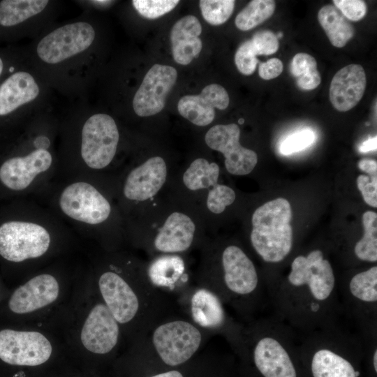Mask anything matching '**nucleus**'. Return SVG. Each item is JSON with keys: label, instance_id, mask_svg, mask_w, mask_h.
Masks as SVG:
<instances>
[{"label": "nucleus", "instance_id": "obj_16", "mask_svg": "<svg viewBox=\"0 0 377 377\" xmlns=\"http://www.w3.org/2000/svg\"><path fill=\"white\" fill-rule=\"evenodd\" d=\"M240 129L235 124H218L209 129L205 136L207 145L222 153L227 171L234 175H246L256 167L257 154L240 145Z\"/></svg>", "mask_w": 377, "mask_h": 377}, {"label": "nucleus", "instance_id": "obj_17", "mask_svg": "<svg viewBox=\"0 0 377 377\" xmlns=\"http://www.w3.org/2000/svg\"><path fill=\"white\" fill-rule=\"evenodd\" d=\"M177 78V72L174 67L154 64L145 75L133 97V108L135 114L139 117H149L160 112Z\"/></svg>", "mask_w": 377, "mask_h": 377}, {"label": "nucleus", "instance_id": "obj_23", "mask_svg": "<svg viewBox=\"0 0 377 377\" xmlns=\"http://www.w3.org/2000/svg\"><path fill=\"white\" fill-rule=\"evenodd\" d=\"M195 232V223L188 215L172 212L154 237L152 248L160 254L184 253L193 245Z\"/></svg>", "mask_w": 377, "mask_h": 377}, {"label": "nucleus", "instance_id": "obj_28", "mask_svg": "<svg viewBox=\"0 0 377 377\" xmlns=\"http://www.w3.org/2000/svg\"><path fill=\"white\" fill-rule=\"evenodd\" d=\"M47 0H3L0 2V24L14 26L40 13Z\"/></svg>", "mask_w": 377, "mask_h": 377}, {"label": "nucleus", "instance_id": "obj_7", "mask_svg": "<svg viewBox=\"0 0 377 377\" xmlns=\"http://www.w3.org/2000/svg\"><path fill=\"white\" fill-rule=\"evenodd\" d=\"M292 210L283 198L257 208L251 219L250 242L261 260L268 264L283 262L293 249Z\"/></svg>", "mask_w": 377, "mask_h": 377}, {"label": "nucleus", "instance_id": "obj_11", "mask_svg": "<svg viewBox=\"0 0 377 377\" xmlns=\"http://www.w3.org/2000/svg\"><path fill=\"white\" fill-rule=\"evenodd\" d=\"M58 206L71 220L91 226L106 221L112 212L108 200L86 181H76L66 186L59 195Z\"/></svg>", "mask_w": 377, "mask_h": 377}, {"label": "nucleus", "instance_id": "obj_9", "mask_svg": "<svg viewBox=\"0 0 377 377\" xmlns=\"http://www.w3.org/2000/svg\"><path fill=\"white\" fill-rule=\"evenodd\" d=\"M342 314L362 337H377V266L351 274L339 283Z\"/></svg>", "mask_w": 377, "mask_h": 377}, {"label": "nucleus", "instance_id": "obj_36", "mask_svg": "<svg viewBox=\"0 0 377 377\" xmlns=\"http://www.w3.org/2000/svg\"><path fill=\"white\" fill-rule=\"evenodd\" d=\"M315 140L314 133L309 129L295 133L283 140L279 151L283 155H290L310 146Z\"/></svg>", "mask_w": 377, "mask_h": 377}, {"label": "nucleus", "instance_id": "obj_8", "mask_svg": "<svg viewBox=\"0 0 377 377\" xmlns=\"http://www.w3.org/2000/svg\"><path fill=\"white\" fill-rule=\"evenodd\" d=\"M176 301L194 324L213 336L223 337L239 355L244 323L229 313L228 306L216 294L198 285L191 286Z\"/></svg>", "mask_w": 377, "mask_h": 377}, {"label": "nucleus", "instance_id": "obj_44", "mask_svg": "<svg viewBox=\"0 0 377 377\" xmlns=\"http://www.w3.org/2000/svg\"><path fill=\"white\" fill-rule=\"evenodd\" d=\"M148 377H185L184 374L178 369H170Z\"/></svg>", "mask_w": 377, "mask_h": 377}, {"label": "nucleus", "instance_id": "obj_20", "mask_svg": "<svg viewBox=\"0 0 377 377\" xmlns=\"http://www.w3.org/2000/svg\"><path fill=\"white\" fill-rule=\"evenodd\" d=\"M150 283L169 297L177 298L191 286L185 262L179 254H160L145 268Z\"/></svg>", "mask_w": 377, "mask_h": 377}, {"label": "nucleus", "instance_id": "obj_6", "mask_svg": "<svg viewBox=\"0 0 377 377\" xmlns=\"http://www.w3.org/2000/svg\"><path fill=\"white\" fill-rule=\"evenodd\" d=\"M212 337L186 316L173 313L159 321L133 346L167 367H177L194 357Z\"/></svg>", "mask_w": 377, "mask_h": 377}, {"label": "nucleus", "instance_id": "obj_32", "mask_svg": "<svg viewBox=\"0 0 377 377\" xmlns=\"http://www.w3.org/2000/svg\"><path fill=\"white\" fill-rule=\"evenodd\" d=\"M272 0L251 1L236 16L235 23L242 31H249L269 19L275 10Z\"/></svg>", "mask_w": 377, "mask_h": 377}, {"label": "nucleus", "instance_id": "obj_15", "mask_svg": "<svg viewBox=\"0 0 377 377\" xmlns=\"http://www.w3.org/2000/svg\"><path fill=\"white\" fill-rule=\"evenodd\" d=\"M122 330L101 299L90 308L81 327L82 346L98 355H108L119 346Z\"/></svg>", "mask_w": 377, "mask_h": 377}, {"label": "nucleus", "instance_id": "obj_41", "mask_svg": "<svg viewBox=\"0 0 377 377\" xmlns=\"http://www.w3.org/2000/svg\"><path fill=\"white\" fill-rule=\"evenodd\" d=\"M283 64L278 58H272L267 61L261 63L258 68V73L261 78L269 80L278 77L282 73Z\"/></svg>", "mask_w": 377, "mask_h": 377}, {"label": "nucleus", "instance_id": "obj_21", "mask_svg": "<svg viewBox=\"0 0 377 377\" xmlns=\"http://www.w3.org/2000/svg\"><path fill=\"white\" fill-rule=\"evenodd\" d=\"M167 178V166L161 156L148 158L128 174L123 186L125 198L143 202L154 197L163 187Z\"/></svg>", "mask_w": 377, "mask_h": 377}, {"label": "nucleus", "instance_id": "obj_39", "mask_svg": "<svg viewBox=\"0 0 377 377\" xmlns=\"http://www.w3.org/2000/svg\"><path fill=\"white\" fill-rule=\"evenodd\" d=\"M333 3L346 18L354 22L361 20L367 11L366 3L361 0H334Z\"/></svg>", "mask_w": 377, "mask_h": 377}, {"label": "nucleus", "instance_id": "obj_27", "mask_svg": "<svg viewBox=\"0 0 377 377\" xmlns=\"http://www.w3.org/2000/svg\"><path fill=\"white\" fill-rule=\"evenodd\" d=\"M318 20L330 42L336 47H344L354 36L353 27L335 6L322 7Z\"/></svg>", "mask_w": 377, "mask_h": 377}, {"label": "nucleus", "instance_id": "obj_26", "mask_svg": "<svg viewBox=\"0 0 377 377\" xmlns=\"http://www.w3.org/2000/svg\"><path fill=\"white\" fill-rule=\"evenodd\" d=\"M39 92V87L31 74L24 71L15 73L0 86V116L34 101Z\"/></svg>", "mask_w": 377, "mask_h": 377}, {"label": "nucleus", "instance_id": "obj_38", "mask_svg": "<svg viewBox=\"0 0 377 377\" xmlns=\"http://www.w3.org/2000/svg\"><path fill=\"white\" fill-rule=\"evenodd\" d=\"M250 40L256 56L272 54L279 46L277 36L268 30L256 33Z\"/></svg>", "mask_w": 377, "mask_h": 377}, {"label": "nucleus", "instance_id": "obj_37", "mask_svg": "<svg viewBox=\"0 0 377 377\" xmlns=\"http://www.w3.org/2000/svg\"><path fill=\"white\" fill-rule=\"evenodd\" d=\"M256 57L250 40L242 43L235 55V63L238 71L245 75L253 74L258 62Z\"/></svg>", "mask_w": 377, "mask_h": 377}, {"label": "nucleus", "instance_id": "obj_12", "mask_svg": "<svg viewBox=\"0 0 377 377\" xmlns=\"http://www.w3.org/2000/svg\"><path fill=\"white\" fill-rule=\"evenodd\" d=\"M119 140L118 128L112 117L103 113L91 116L81 133L80 155L84 163L91 170L104 169L113 160Z\"/></svg>", "mask_w": 377, "mask_h": 377}, {"label": "nucleus", "instance_id": "obj_2", "mask_svg": "<svg viewBox=\"0 0 377 377\" xmlns=\"http://www.w3.org/2000/svg\"><path fill=\"white\" fill-rule=\"evenodd\" d=\"M97 285L101 300L133 343L173 313L170 297L150 283L144 268L132 275L105 269Z\"/></svg>", "mask_w": 377, "mask_h": 377}, {"label": "nucleus", "instance_id": "obj_4", "mask_svg": "<svg viewBox=\"0 0 377 377\" xmlns=\"http://www.w3.org/2000/svg\"><path fill=\"white\" fill-rule=\"evenodd\" d=\"M239 356L259 377H300V334L272 313L244 323Z\"/></svg>", "mask_w": 377, "mask_h": 377}, {"label": "nucleus", "instance_id": "obj_33", "mask_svg": "<svg viewBox=\"0 0 377 377\" xmlns=\"http://www.w3.org/2000/svg\"><path fill=\"white\" fill-rule=\"evenodd\" d=\"M235 3L233 0H201L199 4L203 18L212 25H220L231 16Z\"/></svg>", "mask_w": 377, "mask_h": 377}, {"label": "nucleus", "instance_id": "obj_14", "mask_svg": "<svg viewBox=\"0 0 377 377\" xmlns=\"http://www.w3.org/2000/svg\"><path fill=\"white\" fill-rule=\"evenodd\" d=\"M94 38L95 31L90 24H68L42 38L37 46V54L44 62L55 64L87 50Z\"/></svg>", "mask_w": 377, "mask_h": 377}, {"label": "nucleus", "instance_id": "obj_46", "mask_svg": "<svg viewBox=\"0 0 377 377\" xmlns=\"http://www.w3.org/2000/svg\"><path fill=\"white\" fill-rule=\"evenodd\" d=\"M2 71H3V61L0 58V75L2 73Z\"/></svg>", "mask_w": 377, "mask_h": 377}, {"label": "nucleus", "instance_id": "obj_1", "mask_svg": "<svg viewBox=\"0 0 377 377\" xmlns=\"http://www.w3.org/2000/svg\"><path fill=\"white\" fill-rule=\"evenodd\" d=\"M272 314L298 334H306L341 321L339 282L323 250L296 256L288 274L267 284Z\"/></svg>", "mask_w": 377, "mask_h": 377}, {"label": "nucleus", "instance_id": "obj_47", "mask_svg": "<svg viewBox=\"0 0 377 377\" xmlns=\"http://www.w3.org/2000/svg\"><path fill=\"white\" fill-rule=\"evenodd\" d=\"M13 70H14V68H13V67H10V72H13Z\"/></svg>", "mask_w": 377, "mask_h": 377}, {"label": "nucleus", "instance_id": "obj_48", "mask_svg": "<svg viewBox=\"0 0 377 377\" xmlns=\"http://www.w3.org/2000/svg\"><path fill=\"white\" fill-rule=\"evenodd\" d=\"M239 124H242L243 123V119H239Z\"/></svg>", "mask_w": 377, "mask_h": 377}, {"label": "nucleus", "instance_id": "obj_29", "mask_svg": "<svg viewBox=\"0 0 377 377\" xmlns=\"http://www.w3.org/2000/svg\"><path fill=\"white\" fill-rule=\"evenodd\" d=\"M219 172V166L216 163L196 158L184 172L183 183L191 191L209 189L217 184Z\"/></svg>", "mask_w": 377, "mask_h": 377}, {"label": "nucleus", "instance_id": "obj_18", "mask_svg": "<svg viewBox=\"0 0 377 377\" xmlns=\"http://www.w3.org/2000/svg\"><path fill=\"white\" fill-rule=\"evenodd\" d=\"M35 146L37 149L28 154L10 158L1 165L0 181L6 187L15 191H24L50 170L53 158L47 147Z\"/></svg>", "mask_w": 377, "mask_h": 377}, {"label": "nucleus", "instance_id": "obj_13", "mask_svg": "<svg viewBox=\"0 0 377 377\" xmlns=\"http://www.w3.org/2000/svg\"><path fill=\"white\" fill-rule=\"evenodd\" d=\"M52 353L51 342L40 332L11 329L0 331V359L7 364L38 366L47 362Z\"/></svg>", "mask_w": 377, "mask_h": 377}, {"label": "nucleus", "instance_id": "obj_43", "mask_svg": "<svg viewBox=\"0 0 377 377\" xmlns=\"http://www.w3.org/2000/svg\"><path fill=\"white\" fill-rule=\"evenodd\" d=\"M377 138L376 136L369 138L364 141L359 147L361 152H367L376 149Z\"/></svg>", "mask_w": 377, "mask_h": 377}, {"label": "nucleus", "instance_id": "obj_34", "mask_svg": "<svg viewBox=\"0 0 377 377\" xmlns=\"http://www.w3.org/2000/svg\"><path fill=\"white\" fill-rule=\"evenodd\" d=\"M235 200V193L230 187L216 184L209 189L207 197V207L214 214L222 213L226 207Z\"/></svg>", "mask_w": 377, "mask_h": 377}, {"label": "nucleus", "instance_id": "obj_22", "mask_svg": "<svg viewBox=\"0 0 377 377\" xmlns=\"http://www.w3.org/2000/svg\"><path fill=\"white\" fill-rule=\"evenodd\" d=\"M230 99L227 91L217 84L203 88L198 95L182 97L177 103L179 113L192 124L205 126L211 124L215 117V108L225 110Z\"/></svg>", "mask_w": 377, "mask_h": 377}, {"label": "nucleus", "instance_id": "obj_10", "mask_svg": "<svg viewBox=\"0 0 377 377\" xmlns=\"http://www.w3.org/2000/svg\"><path fill=\"white\" fill-rule=\"evenodd\" d=\"M52 237L48 228L34 221H11L0 226V255L14 263L36 259L49 251Z\"/></svg>", "mask_w": 377, "mask_h": 377}, {"label": "nucleus", "instance_id": "obj_3", "mask_svg": "<svg viewBox=\"0 0 377 377\" xmlns=\"http://www.w3.org/2000/svg\"><path fill=\"white\" fill-rule=\"evenodd\" d=\"M217 264L205 265L197 285L216 294L247 323L269 306L267 286L246 253L236 244L223 247Z\"/></svg>", "mask_w": 377, "mask_h": 377}, {"label": "nucleus", "instance_id": "obj_25", "mask_svg": "<svg viewBox=\"0 0 377 377\" xmlns=\"http://www.w3.org/2000/svg\"><path fill=\"white\" fill-rule=\"evenodd\" d=\"M201 32L200 22L194 15H186L175 22L170 32V43L177 63L187 65L198 57L202 47L199 38Z\"/></svg>", "mask_w": 377, "mask_h": 377}, {"label": "nucleus", "instance_id": "obj_5", "mask_svg": "<svg viewBox=\"0 0 377 377\" xmlns=\"http://www.w3.org/2000/svg\"><path fill=\"white\" fill-rule=\"evenodd\" d=\"M299 334L302 364L310 377H361L359 364L365 357V346L357 331L339 321Z\"/></svg>", "mask_w": 377, "mask_h": 377}, {"label": "nucleus", "instance_id": "obj_35", "mask_svg": "<svg viewBox=\"0 0 377 377\" xmlns=\"http://www.w3.org/2000/svg\"><path fill=\"white\" fill-rule=\"evenodd\" d=\"M179 3L177 0H133V6L140 15L156 19L173 10Z\"/></svg>", "mask_w": 377, "mask_h": 377}, {"label": "nucleus", "instance_id": "obj_40", "mask_svg": "<svg viewBox=\"0 0 377 377\" xmlns=\"http://www.w3.org/2000/svg\"><path fill=\"white\" fill-rule=\"evenodd\" d=\"M357 186L361 191L365 202L373 207H377V175L369 177L360 175L357 179Z\"/></svg>", "mask_w": 377, "mask_h": 377}, {"label": "nucleus", "instance_id": "obj_30", "mask_svg": "<svg viewBox=\"0 0 377 377\" xmlns=\"http://www.w3.org/2000/svg\"><path fill=\"white\" fill-rule=\"evenodd\" d=\"M364 234L355 244L353 254L362 262L374 263L377 261V214L367 211L362 215Z\"/></svg>", "mask_w": 377, "mask_h": 377}, {"label": "nucleus", "instance_id": "obj_19", "mask_svg": "<svg viewBox=\"0 0 377 377\" xmlns=\"http://www.w3.org/2000/svg\"><path fill=\"white\" fill-rule=\"evenodd\" d=\"M59 291V281L54 275L40 274L13 292L8 301V307L17 314L30 313L54 302Z\"/></svg>", "mask_w": 377, "mask_h": 377}, {"label": "nucleus", "instance_id": "obj_42", "mask_svg": "<svg viewBox=\"0 0 377 377\" xmlns=\"http://www.w3.org/2000/svg\"><path fill=\"white\" fill-rule=\"evenodd\" d=\"M358 168L370 175H377L376 161L365 158L362 159L358 162Z\"/></svg>", "mask_w": 377, "mask_h": 377}, {"label": "nucleus", "instance_id": "obj_45", "mask_svg": "<svg viewBox=\"0 0 377 377\" xmlns=\"http://www.w3.org/2000/svg\"><path fill=\"white\" fill-rule=\"evenodd\" d=\"M111 1H92L93 3H96L98 5H105V4H108Z\"/></svg>", "mask_w": 377, "mask_h": 377}, {"label": "nucleus", "instance_id": "obj_31", "mask_svg": "<svg viewBox=\"0 0 377 377\" xmlns=\"http://www.w3.org/2000/svg\"><path fill=\"white\" fill-rule=\"evenodd\" d=\"M291 73L297 77V84L305 90L316 89L320 84L321 77L317 69V62L311 55L296 54L290 64Z\"/></svg>", "mask_w": 377, "mask_h": 377}, {"label": "nucleus", "instance_id": "obj_24", "mask_svg": "<svg viewBox=\"0 0 377 377\" xmlns=\"http://www.w3.org/2000/svg\"><path fill=\"white\" fill-rule=\"evenodd\" d=\"M366 85L363 67L360 64H349L334 75L330 87V101L335 110L348 111L362 99Z\"/></svg>", "mask_w": 377, "mask_h": 377}]
</instances>
